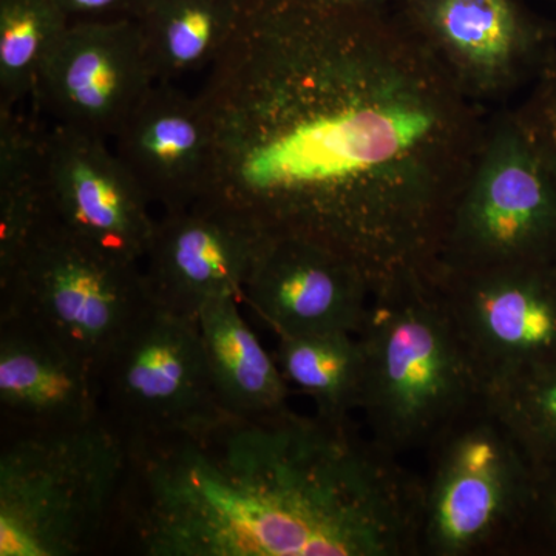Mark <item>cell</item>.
<instances>
[{"instance_id": "obj_26", "label": "cell", "mask_w": 556, "mask_h": 556, "mask_svg": "<svg viewBox=\"0 0 556 556\" xmlns=\"http://www.w3.org/2000/svg\"><path fill=\"white\" fill-rule=\"evenodd\" d=\"M342 5L362 7V9H386L390 0H332Z\"/></svg>"}, {"instance_id": "obj_3", "label": "cell", "mask_w": 556, "mask_h": 556, "mask_svg": "<svg viewBox=\"0 0 556 556\" xmlns=\"http://www.w3.org/2000/svg\"><path fill=\"white\" fill-rule=\"evenodd\" d=\"M357 338L365 354L358 413L393 455L426 452L484 397V380L431 274L376 289Z\"/></svg>"}, {"instance_id": "obj_22", "label": "cell", "mask_w": 556, "mask_h": 556, "mask_svg": "<svg viewBox=\"0 0 556 556\" xmlns=\"http://www.w3.org/2000/svg\"><path fill=\"white\" fill-rule=\"evenodd\" d=\"M484 397L535 468L556 464V362L496 380Z\"/></svg>"}, {"instance_id": "obj_6", "label": "cell", "mask_w": 556, "mask_h": 556, "mask_svg": "<svg viewBox=\"0 0 556 556\" xmlns=\"http://www.w3.org/2000/svg\"><path fill=\"white\" fill-rule=\"evenodd\" d=\"M526 263H556V178L517 109H508L485 119L433 273Z\"/></svg>"}, {"instance_id": "obj_16", "label": "cell", "mask_w": 556, "mask_h": 556, "mask_svg": "<svg viewBox=\"0 0 556 556\" xmlns=\"http://www.w3.org/2000/svg\"><path fill=\"white\" fill-rule=\"evenodd\" d=\"M102 416L94 368L21 318H0L2 428L60 430Z\"/></svg>"}, {"instance_id": "obj_7", "label": "cell", "mask_w": 556, "mask_h": 556, "mask_svg": "<svg viewBox=\"0 0 556 556\" xmlns=\"http://www.w3.org/2000/svg\"><path fill=\"white\" fill-rule=\"evenodd\" d=\"M152 305L141 263L79 239L47 215L0 281V318L27 321L94 371Z\"/></svg>"}, {"instance_id": "obj_8", "label": "cell", "mask_w": 556, "mask_h": 556, "mask_svg": "<svg viewBox=\"0 0 556 556\" xmlns=\"http://www.w3.org/2000/svg\"><path fill=\"white\" fill-rule=\"evenodd\" d=\"M102 416L126 439L185 426L218 408L199 318L152 305L97 371Z\"/></svg>"}, {"instance_id": "obj_25", "label": "cell", "mask_w": 556, "mask_h": 556, "mask_svg": "<svg viewBox=\"0 0 556 556\" xmlns=\"http://www.w3.org/2000/svg\"><path fill=\"white\" fill-rule=\"evenodd\" d=\"M70 21L139 20L149 0H56Z\"/></svg>"}, {"instance_id": "obj_13", "label": "cell", "mask_w": 556, "mask_h": 556, "mask_svg": "<svg viewBox=\"0 0 556 556\" xmlns=\"http://www.w3.org/2000/svg\"><path fill=\"white\" fill-rule=\"evenodd\" d=\"M266 239L211 204L163 211L142 260L153 305L197 318L212 300H243Z\"/></svg>"}, {"instance_id": "obj_15", "label": "cell", "mask_w": 556, "mask_h": 556, "mask_svg": "<svg viewBox=\"0 0 556 556\" xmlns=\"http://www.w3.org/2000/svg\"><path fill=\"white\" fill-rule=\"evenodd\" d=\"M112 141L152 204L175 211L203 199L214 130L200 94L156 80Z\"/></svg>"}, {"instance_id": "obj_21", "label": "cell", "mask_w": 556, "mask_h": 556, "mask_svg": "<svg viewBox=\"0 0 556 556\" xmlns=\"http://www.w3.org/2000/svg\"><path fill=\"white\" fill-rule=\"evenodd\" d=\"M70 22L56 0H0V108L35 98L43 65Z\"/></svg>"}, {"instance_id": "obj_1", "label": "cell", "mask_w": 556, "mask_h": 556, "mask_svg": "<svg viewBox=\"0 0 556 556\" xmlns=\"http://www.w3.org/2000/svg\"><path fill=\"white\" fill-rule=\"evenodd\" d=\"M199 94L214 130L199 203L327 244L375 291L433 273L485 119L399 14L243 0Z\"/></svg>"}, {"instance_id": "obj_24", "label": "cell", "mask_w": 556, "mask_h": 556, "mask_svg": "<svg viewBox=\"0 0 556 556\" xmlns=\"http://www.w3.org/2000/svg\"><path fill=\"white\" fill-rule=\"evenodd\" d=\"M521 554L556 556V464L536 468Z\"/></svg>"}, {"instance_id": "obj_20", "label": "cell", "mask_w": 556, "mask_h": 556, "mask_svg": "<svg viewBox=\"0 0 556 556\" xmlns=\"http://www.w3.org/2000/svg\"><path fill=\"white\" fill-rule=\"evenodd\" d=\"M274 357L289 387L306 394L318 416L346 420L361 409L365 354L354 332L278 338Z\"/></svg>"}, {"instance_id": "obj_17", "label": "cell", "mask_w": 556, "mask_h": 556, "mask_svg": "<svg viewBox=\"0 0 556 556\" xmlns=\"http://www.w3.org/2000/svg\"><path fill=\"white\" fill-rule=\"evenodd\" d=\"M240 300L218 299L199 313L201 339L219 407L258 416L288 408L289 383L276 357L241 316Z\"/></svg>"}, {"instance_id": "obj_5", "label": "cell", "mask_w": 556, "mask_h": 556, "mask_svg": "<svg viewBox=\"0 0 556 556\" xmlns=\"http://www.w3.org/2000/svg\"><path fill=\"white\" fill-rule=\"evenodd\" d=\"M426 453L419 555L521 554L536 468L485 397Z\"/></svg>"}, {"instance_id": "obj_4", "label": "cell", "mask_w": 556, "mask_h": 556, "mask_svg": "<svg viewBox=\"0 0 556 556\" xmlns=\"http://www.w3.org/2000/svg\"><path fill=\"white\" fill-rule=\"evenodd\" d=\"M127 441L101 416L60 430L2 428L0 556L108 552Z\"/></svg>"}, {"instance_id": "obj_9", "label": "cell", "mask_w": 556, "mask_h": 556, "mask_svg": "<svg viewBox=\"0 0 556 556\" xmlns=\"http://www.w3.org/2000/svg\"><path fill=\"white\" fill-rule=\"evenodd\" d=\"M399 17L478 105L532 86L556 49L525 0H402Z\"/></svg>"}, {"instance_id": "obj_23", "label": "cell", "mask_w": 556, "mask_h": 556, "mask_svg": "<svg viewBox=\"0 0 556 556\" xmlns=\"http://www.w3.org/2000/svg\"><path fill=\"white\" fill-rule=\"evenodd\" d=\"M517 112L556 178V49Z\"/></svg>"}, {"instance_id": "obj_2", "label": "cell", "mask_w": 556, "mask_h": 556, "mask_svg": "<svg viewBox=\"0 0 556 556\" xmlns=\"http://www.w3.org/2000/svg\"><path fill=\"white\" fill-rule=\"evenodd\" d=\"M126 441L108 552L419 555L420 475L353 419L218 407Z\"/></svg>"}, {"instance_id": "obj_18", "label": "cell", "mask_w": 556, "mask_h": 556, "mask_svg": "<svg viewBox=\"0 0 556 556\" xmlns=\"http://www.w3.org/2000/svg\"><path fill=\"white\" fill-rule=\"evenodd\" d=\"M46 131L17 108H0V281L46 219Z\"/></svg>"}, {"instance_id": "obj_11", "label": "cell", "mask_w": 556, "mask_h": 556, "mask_svg": "<svg viewBox=\"0 0 556 556\" xmlns=\"http://www.w3.org/2000/svg\"><path fill=\"white\" fill-rule=\"evenodd\" d=\"M155 83L137 20L73 21L33 101L56 124L112 141Z\"/></svg>"}, {"instance_id": "obj_14", "label": "cell", "mask_w": 556, "mask_h": 556, "mask_svg": "<svg viewBox=\"0 0 556 556\" xmlns=\"http://www.w3.org/2000/svg\"><path fill=\"white\" fill-rule=\"evenodd\" d=\"M372 292L365 270L327 244L268 236L243 300L277 339L328 331L357 334Z\"/></svg>"}, {"instance_id": "obj_12", "label": "cell", "mask_w": 556, "mask_h": 556, "mask_svg": "<svg viewBox=\"0 0 556 556\" xmlns=\"http://www.w3.org/2000/svg\"><path fill=\"white\" fill-rule=\"evenodd\" d=\"M47 218L94 247L141 263L152 201L109 139L54 123L46 131Z\"/></svg>"}, {"instance_id": "obj_27", "label": "cell", "mask_w": 556, "mask_h": 556, "mask_svg": "<svg viewBox=\"0 0 556 556\" xmlns=\"http://www.w3.org/2000/svg\"><path fill=\"white\" fill-rule=\"evenodd\" d=\"M555 5H556V0H555ZM554 27H555V35H556V17H555V21H554Z\"/></svg>"}, {"instance_id": "obj_19", "label": "cell", "mask_w": 556, "mask_h": 556, "mask_svg": "<svg viewBox=\"0 0 556 556\" xmlns=\"http://www.w3.org/2000/svg\"><path fill=\"white\" fill-rule=\"evenodd\" d=\"M243 0H149L139 17L156 80L208 68L239 27Z\"/></svg>"}, {"instance_id": "obj_10", "label": "cell", "mask_w": 556, "mask_h": 556, "mask_svg": "<svg viewBox=\"0 0 556 556\" xmlns=\"http://www.w3.org/2000/svg\"><path fill=\"white\" fill-rule=\"evenodd\" d=\"M484 386L556 362V263L433 273Z\"/></svg>"}]
</instances>
